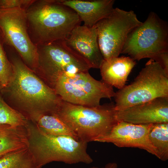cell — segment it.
Instances as JSON below:
<instances>
[{
    "mask_svg": "<svg viewBox=\"0 0 168 168\" xmlns=\"http://www.w3.org/2000/svg\"><path fill=\"white\" fill-rule=\"evenodd\" d=\"M34 0H0V9L19 8L26 10Z\"/></svg>",
    "mask_w": 168,
    "mask_h": 168,
    "instance_id": "7402d4cb",
    "label": "cell"
},
{
    "mask_svg": "<svg viewBox=\"0 0 168 168\" xmlns=\"http://www.w3.org/2000/svg\"><path fill=\"white\" fill-rule=\"evenodd\" d=\"M61 4L69 7L77 14L84 25L95 26L100 21L113 11L114 0H58Z\"/></svg>",
    "mask_w": 168,
    "mask_h": 168,
    "instance_id": "5bb4252c",
    "label": "cell"
},
{
    "mask_svg": "<svg viewBox=\"0 0 168 168\" xmlns=\"http://www.w3.org/2000/svg\"><path fill=\"white\" fill-rule=\"evenodd\" d=\"M156 61L159 63L168 73V52L162 54Z\"/></svg>",
    "mask_w": 168,
    "mask_h": 168,
    "instance_id": "603a6c76",
    "label": "cell"
},
{
    "mask_svg": "<svg viewBox=\"0 0 168 168\" xmlns=\"http://www.w3.org/2000/svg\"><path fill=\"white\" fill-rule=\"evenodd\" d=\"M26 11L19 8L0 9V33L4 45L14 49L35 72L38 66L37 48L28 35Z\"/></svg>",
    "mask_w": 168,
    "mask_h": 168,
    "instance_id": "9c48e42d",
    "label": "cell"
},
{
    "mask_svg": "<svg viewBox=\"0 0 168 168\" xmlns=\"http://www.w3.org/2000/svg\"><path fill=\"white\" fill-rule=\"evenodd\" d=\"M89 168H118V165L115 162H110L106 164L104 166L102 167H99L97 166H92Z\"/></svg>",
    "mask_w": 168,
    "mask_h": 168,
    "instance_id": "cb8c5ba5",
    "label": "cell"
},
{
    "mask_svg": "<svg viewBox=\"0 0 168 168\" xmlns=\"http://www.w3.org/2000/svg\"><path fill=\"white\" fill-rule=\"evenodd\" d=\"M116 117L118 122L136 124L168 123V97L116 111Z\"/></svg>",
    "mask_w": 168,
    "mask_h": 168,
    "instance_id": "7c38bea8",
    "label": "cell"
},
{
    "mask_svg": "<svg viewBox=\"0 0 168 168\" xmlns=\"http://www.w3.org/2000/svg\"><path fill=\"white\" fill-rule=\"evenodd\" d=\"M152 124H136L119 121L108 134L96 142L112 143L119 147L138 148L157 157L156 151L148 138Z\"/></svg>",
    "mask_w": 168,
    "mask_h": 168,
    "instance_id": "8fae6325",
    "label": "cell"
},
{
    "mask_svg": "<svg viewBox=\"0 0 168 168\" xmlns=\"http://www.w3.org/2000/svg\"><path fill=\"white\" fill-rule=\"evenodd\" d=\"M0 168H40L28 147L10 152L0 158Z\"/></svg>",
    "mask_w": 168,
    "mask_h": 168,
    "instance_id": "d6986e66",
    "label": "cell"
},
{
    "mask_svg": "<svg viewBox=\"0 0 168 168\" xmlns=\"http://www.w3.org/2000/svg\"><path fill=\"white\" fill-rule=\"evenodd\" d=\"M25 126L28 148L40 168L53 161L71 164L92 162L87 152V142L70 136L49 135L29 120Z\"/></svg>",
    "mask_w": 168,
    "mask_h": 168,
    "instance_id": "277c9868",
    "label": "cell"
},
{
    "mask_svg": "<svg viewBox=\"0 0 168 168\" xmlns=\"http://www.w3.org/2000/svg\"><path fill=\"white\" fill-rule=\"evenodd\" d=\"M14 74L8 85L0 91L5 101L28 119L38 115L50 114L60 99L54 89L48 86L29 68L21 57H11Z\"/></svg>",
    "mask_w": 168,
    "mask_h": 168,
    "instance_id": "6da1fadb",
    "label": "cell"
},
{
    "mask_svg": "<svg viewBox=\"0 0 168 168\" xmlns=\"http://www.w3.org/2000/svg\"><path fill=\"white\" fill-rule=\"evenodd\" d=\"M168 97V73L150 59L133 82L115 92V109L119 111L156 98Z\"/></svg>",
    "mask_w": 168,
    "mask_h": 168,
    "instance_id": "5b68a950",
    "label": "cell"
},
{
    "mask_svg": "<svg viewBox=\"0 0 168 168\" xmlns=\"http://www.w3.org/2000/svg\"><path fill=\"white\" fill-rule=\"evenodd\" d=\"M29 120L49 135L68 136L79 140L77 135L68 126L54 114L38 115Z\"/></svg>",
    "mask_w": 168,
    "mask_h": 168,
    "instance_id": "e0dca14e",
    "label": "cell"
},
{
    "mask_svg": "<svg viewBox=\"0 0 168 168\" xmlns=\"http://www.w3.org/2000/svg\"><path fill=\"white\" fill-rule=\"evenodd\" d=\"M167 24L151 12L146 21L128 35L121 54H127L134 60L149 58L156 61L168 52Z\"/></svg>",
    "mask_w": 168,
    "mask_h": 168,
    "instance_id": "52a82bcc",
    "label": "cell"
},
{
    "mask_svg": "<svg viewBox=\"0 0 168 168\" xmlns=\"http://www.w3.org/2000/svg\"><path fill=\"white\" fill-rule=\"evenodd\" d=\"M114 104L95 107L73 104L60 97L52 114L62 119L77 135L87 142H96L108 134L118 122Z\"/></svg>",
    "mask_w": 168,
    "mask_h": 168,
    "instance_id": "3957f363",
    "label": "cell"
},
{
    "mask_svg": "<svg viewBox=\"0 0 168 168\" xmlns=\"http://www.w3.org/2000/svg\"><path fill=\"white\" fill-rule=\"evenodd\" d=\"M26 13L28 35L37 47L65 40L81 22L74 10L58 0H34Z\"/></svg>",
    "mask_w": 168,
    "mask_h": 168,
    "instance_id": "7a4b0ae2",
    "label": "cell"
},
{
    "mask_svg": "<svg viewBox=\"0 0 168 168\" xmlns=\"http://www.w3.org/2000/svg\"><path fill=\"white\" fill-rule=\"evenodd\" d=\"M27 147L28 142L25 126L0 124V158Z\"/></svg>",
    "mask_w": 168,
    "mask_h": 168,
    "instance_id": "2e32d148",
    "label": "cell"
},
{
    "mask_svg": "<svg viewBox=\"0 0 168 168\" xmlns=\"http://www.w3.org/2000/svg\"><path fill=\"white\" fill-rule=\"evenodd\" d=\"M28 121L25 116L5 101L0 92V124L25 126Z\"/></svg>",
    "mask_w": 168,
    "mask_h": 168,
    "instance_id": "ffe728a7",
    "label": "cell"
},
{
    "mask_svg": "<svg viewBox=\"0 0 168 168\" xmlns=\"http://www.w3.org/2000/svg\"><path fill=\"white\" fill-rule=\"evenodd\" d=\"M68 46L83 58L91 68L99 69L104 60L98 42L95 26L78 25L65 40Z\"/></svg>",
    "mask_w": 168,
    "mask_h": 168,
    "instance_id": "4fadbf2b",
    "label": "cell"
},
{
    "mask_svg": "<svg viewBox=\"0 0 168 168\" xmlns=\"http://www.w3.org/2000/svg\"><path fill=\"white\" fill-rule=\"evenodd\" d=\"M54 89L63 100L88 107L98 106L102 99H110L115 93L112 86L96 80L88 72L63 74L56 81Z\"/></svg>",
    "mask_w": 168,
    "mask_h": 168,
    "instance_id": "ba28073f",
    "label": "cell"
},
{
    "mask_svg": "<svg viewBox=\"0 0 168 168\" xmlns=\"http://www.w3.org/2000/svg\"><path fill=\"white\" fill-rule=\"evenodd\" d=\"M136 64L129 56H122L104 59L100 69L102 80L119 89L125 85L128 76Z\"/></svg>",
    "mask_w": 168,
    "mask_h": 168,
    "instance_id": "9a60e30c",
    "label": "cell"
},
{
    "mask_svg": "<svg viewBox=\"0 0 168 168\" xmlns=\"http://www.w3.org/2000/svg\"><path fill=\"white\" fill-rule=\"evenodd\" d=\"M148 138L155 148L157 157L163 161L168 159V123L152 124Z\"/></svg>",
    "mask_w": 168,
    "mask_h": 168,
    "instance_id": "ac0fdd59",
    "label": "cell"
},
{
    "mask_svg": "<svg viewBox=\"0 0 168 168\" xmlns=\"http://www.w3.org/2000/svg\"><path fill=\"white\" fill-rule=\"evenodd\" d=\"M38 66L35 72L53 89L58 78L64 73L88 72L91 68L83 58L60 40L37 46Z\"/></svg>",
    "mask_w": 168,
    "mask_h": 168,
    "instance_id": "8992f818",
    "label": "cell"
},
{
    "mask_svg": "<svg viewBox=\"0 0 168 168\" xmlns=\"http://www.w3.org/2000/svg\"><path fill=\"white\" fill-rule=\"evenodd\" d=\"M4 46L0 33V91L8 85L14 74L12 64L8 58Z\"/></svg>",
    "mask_w": 168,
    "mask_h": 168,
    "instance_id": "44dd1931",
    "label": "cell"
},
{
    "mask_svg": "<svg viewBox=\"0 0 168 168\" xmlns=\"http://www.w3.org/2000/svg\"><path fill=\"white\" fill-rule=\"evenodd\" d=\"M142 23L133 11L117 7L98 22L95 26L104 59L119 56L129 34Z\"/></svg>",
    "mask_w": 168,
    "mask_h": 168,
    "instance_id": "30bf717a",
    "label": "cell"
}]
</instances>
